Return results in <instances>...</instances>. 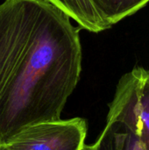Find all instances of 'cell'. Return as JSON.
Segmentation results:
<instances>
[{"label":"cell","instance_id":"obj_1","mask_svg":"<svg viewBox=\"0 0 149 150\" xmlns=\"http://www.w3.org/2000/svg\"><path fill=\"white\" fill-rule=\"evenodd\" d=\"M47 0L0 4V144L61 119L82 72L80 28Z\"/></svg>","mask_w":149,"mask_h":150},{"label":"cell","instance_id":"obj_2","mask_svg":"<svg viewBox=\"0 0 149 150\" xmlns=\"http://www.w3.org/2000/svg\"><path fill=\"white\" fill-rule=\"evenodd\" d=\"M83 150H149V70L135 67L120 77L104 130Z\"/></svg>","mask_w":149,"mask_h":150},{"label":"cell","instance_id":"obj_3","mask_svg":"<svg viewBox=\"0 0 149 150\" xmlns=\"http://www.w3.org/2000/svg\"><path fill=\"white\" fill-rule=\"evenodd\" d=\"M86 134L83 119H60L30 126L4 145L11 150H83Z\"/></svg>","mask_w":149,"mask_h":150},{"label":"cell","instance_id":"obj_4","mask_svg":"<svg viewBox=\"0 0 149 150\" xmlns=\"http://www.w3.org/2000/svg\"><path fill=\"white\" fill-rule=\"evenodd\" d=\"M47 1L68 15L73 21L78 24L81 29L97 33L111 28L97 11L92 0Z\"/></svg>","mask_w":149,"mask_h":150},{"label":"cell","instance_id":"obj_5","mask_svg":"<svg viewBox=\"0 0 149 150\" xmlns=\"http://www.w3.org/2000/svg\"><path fill=\"white\" fill-rule=\"evenodd\" d=\"M104 20L112 27L144 8L149 0H92Z\"/></svg>","mask_w":149,"mask_h":150},{"label":"cell","instance_id":"obj_6","mask_svg":"<svg viewBox=\"0 0 149 150\" xmlns=\"http://www.w3.org/2000/svg\"><path fill=\"white\" fill-rule=\"evenodd\" d=\"M0 150H11L7 148L4 144H0Z\"/></svg>","mask_w":149,"mask_h":150}]
</instances>
